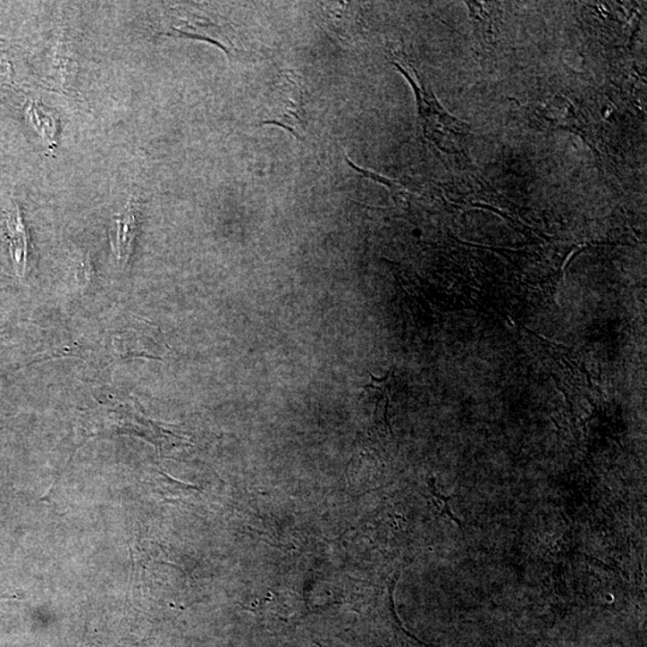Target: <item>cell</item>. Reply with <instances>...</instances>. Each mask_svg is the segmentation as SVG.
Returning <instances> with one entry per match:
<instances>
[{"label":"cell","instance_id":"cell-1","mask_svg":"<svg viewBox=\"0 0 647 647\" xmlns=\"http://www.w3.org/2000/svg\"><path fill=\"white\" fill-rule=\"evenodd\" d=\"M390 55L392 64L406 76L414 88L424 136L446 153L462 150L467 137L471 135L470 126L453 117L442 107L427 80L418 72L409 58L396 51H390Z\"/></svg>","mask_w":647,"mask_h":647},{"label":"cell","instance_id":"cell-2","mask_svg":"<svg viewBox=\"0 0 647 647\" xmlns=\"http://www.w3.org/2000/svg\"><path fill=\"white\" fill-rule=\"evenodd\" d=\"M267 100L266 117L260 124L280 126L298 139L304 140L307 114L306 87L301 77L290 70L277 73Z\"/></svg>","mask_w":647,"mask_h":647},{"label":"cell","instance_id":"cell-3","mask_svg":"<svg viewBox=\"0 0 647 647\" xmlns=\"http://www.w3.org/2000/svg\"><path fill=\"white\" fill-rule=\"evenodd\" d=\"M98 420L102 421L98 431L94 435L101 434L102 432H117L119 434H137L147 439L157 446L158 451H164L166 445H179L185 441L181 435L174 433L162 427L160 424L143 416L140 411L133 409L129 406H121L113 409L102 410L97 414Z\"/></svg>","mask_w":647,"mask_h":647},{"label":"cell","instance_id":"cell-4","mask_svg":"<svg viewBox=\"0 0 647 647\" xmlns=\"http://www.w3.org/2000/svg\"><path fill=\"white\" fill-rule=\"evenodd\" d=\"M158 332L151 323L137 319L112 337L114 349L121 357L161 358L162 340Z\"/></svg>","mask_w":647,"mask_h":647},{"label":"cell","instance_id":"cell-5","mask_svg":"<svg viewBox=\"0 0 647 647\" xmlns=\"http://www.w3.org/2000/svg\"><path fill=\"white\" fill-rule=\"evenodd\" d=\"M316 10L323 29L340 41H353L362 30L361 8L353 3H320Z\"/></svg>","mask_w":647,"mask_h":647},{"label":"cell","instance_id":"cell-6","mask_svg":"<svg viewBox=\"0 0 647 647\" xmlns=\"http://www.w3.org/2000/svg\"><path fill=\"white\" fill-rule=\"evenodd\" d=\"M6 238L9 241L10 255L13 263L16 275L21 280L26 279L28 270V258H29V240H28L27 228L24 226L22 213L15 202L6 213L5 217Z\"/></svg>","mask_w":647,"mask_h":647},{"label":"cell","instance_id":"cell-7","mask_svg":"<svg viewBox=\"0 0 647 647\" xmlns=\"http://www.w3.org/2000/svg\"><path fill=\"white\" fill-rule=\"evenodd\" d=\"M137 231L139 227H137L135 206L132 202H129L125 209L115 217L114 231L111 237L112 248L122 266L128 265L131 259Z\"/></svg>","mask_w":647,"mask_h":647},{"label":"cell","instance_id":"cell-8","mask_svg":"<svg viewBox=\"0 0 647 647\" xmlns=\"http://www.w3.org/2000/svg\"><path fill=\"white\" fill-rule=\"evenodd\" d=\"M29 117L35 128L38 129V131H40L42 137L52 144L55 128L51 115L42 112L41 107H38V105H33L29 110Z\"/></svg>","mask_w":647,"mask_h":647},{"label":"cell","instance_id":"cell-9","mask_svg":"<svg viewBox=\"0 0 647 647\" xmlns=\"http://www.w3.org/2000/svg\"><path fill=\"white\" fill-rule=\"evenodd\" d=\"M428 485L429 492H431L432 500H433L435 508H438L439 513H441V516H448L450 519H452L453 522L458 524L459 527H463V523L460 522L455 515H453L452 509L450 508L449 501L451 500L452 497H445V495H442L441 492L437 490V487H435L434 484V478L428 481Z\"/></svg>","mask_w":647,"mask_h":647},{"label":"cell","instance_id":"cell-10","mask_svg":"<svg viewBox=\"0 0 647 647\" xmlns=\"http://www.w3.org/2000/svg\"><path fill=\"white\" fill-rule=\"evenodd\" d=\"M17 599H19V596H17V593L4 592V591H0V601L17 600Z\"/></svg>","mask_w":647,"mask_h":647}]
</instances>
